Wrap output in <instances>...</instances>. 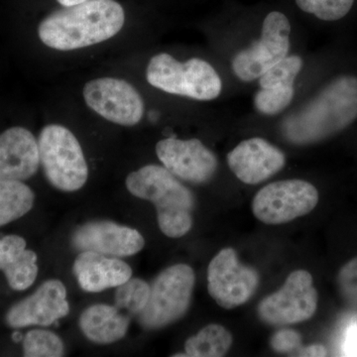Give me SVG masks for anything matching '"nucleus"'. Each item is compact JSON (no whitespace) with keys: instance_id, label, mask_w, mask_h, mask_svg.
I'll return each mask as SVG.
<instances>
[{"instance_id":"9d476101","label":"nucleus","mask_w":357,"mask_h":357,"mask_svg":"<svg viewBox=\"0 0 357 357\" xmlns=\"http://www.w3.org/2000/svg\"><path fill=\"white\" fill-rule=\"evenodd\" d=\"M259 281L258 272L241 263L232 248L222 249L208 265V293L223 309H234L248 303Z\"/></svg>"},{"instance_id":"7ed1b4c3","label":"nucleus","mask_w":357,"mask_h":357,"mask_svg":"<svg viewBox=\"0 0 357 357\" xmlns=\"http://www.w3.org/2000/svg\"><path fill=\"white\" fill-rule=\"evenodd\" d=\"M126 183L134 197L154 204L160 229L166 236L178 238L191 230L194 195L165 167H142L129 174Z\"/></svg>"},{"instance_id":"f3484780","label":"nucleus","mask_w":357,"mask_h":357,"mask_svg":"<svg viewBox=\"0 0 357 357\" xmlns=\"http://www.w3.org/2000/svg\"><path fill=\"white\" fill-rule=\"evenodd\" d=\"M73 269L79 287L91 293L117 288L132 276L128 263L93 251H82Z\"/></svg>"},{"instance_id":"1a4fd4ad","label":"nucleus","mask_w":357,"mask_h":357,"mask_svg":"<svg viewBox=\"0 0 357 357\" xmlns=\"http://www.w3.org/2000/svg\"><path fill=\"white\" fill-rule=\"evenodd\" d=\"M318 301L311 273L306 270H297L289 275L277 292L259 303L258 316L271 326L303 323L316 314Z\"/></svg>"},{"instance_id":"ddd939ff","label":"nucleus","mask_w":357,"mask_h":357,"mask_svg":"<svg viewBox=\"0 0 357 357\" xmlns=\"http://www.w3.org/2000/svg\"><path fill=\"white\" fill-rule=\"evenodd\" d=\"M230 171L246 185H258L280 172L285 153L269 141L251 137L241 141L227 156Z\"/></svg>"},{"instance_id":"f8f14e48","label":"nucleus","mask_w":357,"mask_h":357,"mask_svg":"<svg viewBox=\"0 0 357 357\" xmlns=\"http://www.w3.org/2000/svg\"><path fill=\"white\" fill-rule=\"evenodd\" d=\"M156 153L173 175L192 184L208 183L218 171L217 156L197 138L183 140L169 137L160 140Z\"/></svg>"},{"instance_id":"cd10ccee","label":"nucleus","mask_w":357,"mask_h":357,"mask_svg":"<svg viewBox=\"0 0 357 357\" xmlns=\"http://www.w3.org/2000/svg\"><path fill=\"white\" fill-rule=\"evenodd\" d=\"M26 241L20 236H7L0 238V270L4 271L22 255Z\"/></svg>"},{"instance_id":"412c9836","label":"nucleus","mask_w":357,"mask_h":357,"mask_svg":"<svg viewBox=\"0 0 357 357\" xmlns=\"http://www.w3.org/2000/svg\"><path fill=\"white\" fill-rule=\"evenodd\" d=\"M304 61L299 55H289L257 79L260 89L295 86Z\"/></svg>"},{"instance_id":"c85d7f7f","label":"nucleus","mask_w":357,"mask_h":357,"mask_svg":"<svg viewBox=\"0 0 357 357\" xmlns=\"http://www.w3.org/2000/svg\"><path fill=\"white\" fill-rule=\"evenodd\" d=\"M270 345L278 354H294V351L301 349L302 337L299 333L293 330H280L274 333L270 340Z\"/></svg>"},{"instance_id":"20e7f679","label":"nucleus","mask_w":357,"mask_h":357,"mask_svg":"<svg viewBox=\"0 0 357 357\" xmlns=\"http://www.w3.org/2000/svg\"><path fill=\"white\" fill-rule=\"evenodd\" d=\"M148 83L170 95L211 102L222 95V79L208 61L192 58L185 62L160 53L147 66Z\"/></svg>"},{"instance_id":"2eb2a0df","label":"nucleus","mask_w":357,"mask_h":357,"mask_svg":"<svg viewBox=\"0 0 357 357\" xmlns=\"http://www.w3.org/2000/svg\"><path fill=\"white\" fill-rule=\"evenodd\" d=\"M70 312L67 290L60 280L44 282L36 292L14 305L7 312V325L13 328L48 326Z\"/></svg>"},{"instance_id":"5701e85b","label":"nucleus","mask_w":357,"mask_h":357,"mask_svg":"<svg viewBox=\"0 0 357 357\" xmlns=\"http://www.w3.org/2000/svg\"><path fill=\"white\" fill-rule=\"evenodd\" d=\"M295 86L260 89L253 96V107L258 114L275 116L285 112L295 98Z\"/></svg>"},{"instance_id":"f257e3e1","label":"nucleus","mask_w":357,"mask_h":357,"mask_svg":"<svg viewBox=\"0 0 357 357\" xmlns=\"http://www.w3.org/2000/svg\"><path fill=\"white\" fill-rule=\"evenodd\" d=\"M357 119V77L340 75L324 86L282 123L284 137L311 145L333 137Z\"/></svg>"},{"instance_id":"39448f33","label":"nucleus","mask_w":357,"mask_h":357,"mask_svg":"<svg viewBox=\"0 0 357 357\" xmlns=\"http://www.w3.org/2000/svg\"><path fill=\"white\" fill-rule=\"evenodd\" d=\"M40 163L56 189L76 192L88 181L89 168L81 144L69 129L59 124L45 126L38 139Z\"/></svg>"},{"instance_id":"c756f323","label":"nucleus","mask_w":357,"mask_h":357,"mask_svg":"<svg viewBox=\"0 0 357 357\" xmlns=\"http://www.w3.org/2000/svg\"><path fill=\"white\" fill-rule=\"evenodd\" d=\"M342 352L344 356H357V323L347 326L342 340Z\"/></svg>"},{"instance_id":"393cba45","label":"nucleus","mask_w":357,"mask_h":357,"mask_svg":"<svg viewBox=\"0 0 357 357\" xmlns=\"http://www.w3.org/2000/svg\"><path fill=\"white\" fill-rule=\"evenodd\" d=\"M37 259L34 251L25 249L16 262L4 270L7 282L13 290L24 291L31 287L38 275Z\"/></svg>"},{"instance_id":"dca6fc26","label":"nucleus","mask_w":357,"mask_h":357,"mask_svg":"<svg viewBox=\"0 0 357 357\" xmlns=\"http://www.w3.org/2000/svg\"><path fill=\"white\" fill-rule=\"evenodd\" d=\"M38 141L28 129L13 128L0 134V180L22 181L39 168Z\"/></svg>"},{"instance_id":"423d86ee","label":"nucleus","mask_w":357,"mask_h":357,"mask_svg":"<svg viewBox=\"0 0 357 357\" xmlns=\"http://www.w3.org/2000/svg\"><path fill=\"white\" fill-rule=\"evenodd\" d=\"M292 25L280 11L268 13L259 37L237 52L231 60L234 76L243 83L257 81L267 70L290 55Z\"/></svg>"},{"instance_id":"b1692460","label":"nucleus","mask_w":357,"mask_h":357,"mask_svg":"<svg viewBox=\"0 0 357 357\" xmlns=\"http://www.w3.org/2000/svg\"><path fill=\"white\" fill-rule=\"evenodd\" d=\"M150 286L139 278L129 279L117 287L115 306L128 314H139L149 300Z\"/></svg>"},{"instance_id":"6e6552de","label":"nucleus","mask_w":357,"mask_h":357,"mask_svg":"<svg viewBox=\"0 0 357 357\" xmlns=\"http://www.w3.org/2000/svg\"><path fill=\"white\" fill-rule=\"evenodd\" d=\"M318 203L319 192L314 185L290 178L263 187L253 199L252 211L265 225H283L311 213Z\"/></svg>"},{"instance_id":"a211bd4d","label":"nucleus","mask_w":357,"mask_h":357,"mask_svg":"<svg viewBox=\"0 0 357 357\" xmlns=\"http://www.w3.org/2000/svg\"><path fill=\"white\" fill-rule=\"evenodd\" d=\"M130 319L116 306L98 304L84 310L79 319V328L91 342L114 344L128 333Z\"/></svg>"},{"instance_id":"a878e982","label":"nucleus","mask_w":357,"mask_h":357,"mask_svg":"<svg viewBox=\"0 0 357 357\" xmlns=\"http://www.w3.org/2000/svg\"><path fill=\"white\" fill-rule=\"evenodd\" d=\"M356 0H295L303 13L323 21H337L351 10Z\"/></svg>"},{"instance_id":"aec40b11","label":"nucleus","mask_w":357,"mask_h":357,"mask_svg":"<svg viewBox=\"0 0 357 357\" xmlns=\"http://www.w3.org/2000/svg\"><path fill=\"white\" fill-rule=\"evenodd\" d=\"M232 344L231 333L225 326L211 324L185 342V354L190 357L225 356Z\"/></svg>"},{"instance_id":"473e14b6","label":"nucleus","mask_w":357,"mask_h":357,"mask_svg":"<svg viewBox=\"0 0 357 357\" xmlns=\"http://www.w3.org/2000/svg\"><path fill=\"white\" fill-rule=\"evenodd\" d=\"M13 340L15 342H20L23 340V335L20 332H15L13 335Z\"/></svg>"},{"instance_id":"f03ea898","label":"nucleus","mask_w":357,"mask_h":357,"mask_svg":"<svg viewBox=\"0 0 357 357\" xmlns=\"http://www.w3.org/2000/svg\"><path fill=\"white\" fill-rule=\"evenodd\" d=\"M124 21L123 7L115 0H86L47 16L38 26V35L52 49L77 50L112 38Z\"/></svg>"},{"instance_id":"4be33fe9","label":"nucleus","mask_w":357,"mask_h":357,"mask_svg":"<svg viewBox=\"0 0 357 357\" xmlns=\"http://www.w3.org/2000/svg\"><path fill=\"white\" fill-rule=\"evenodd\" d=\"M25 357H61L64 356V342L56 333L46 330H33L23 337Z\"/></svg>"},{"instance_id":"7c9ffc66","label":"nucleus","mask_w":357,"mask_h":357,"mask_svg":"<svg viewBox=\"0 0 357 357\" xmlns=\"http://www.w3.org/2000/svg\"><path fill=\"white\" fill-rule=\"evenodd\" d=\"M298 354L299 356H326L328 351L324 345L312 344L304 349H300Z\"/></svg>"},{"instance_id":"bb28decb","label":"nucleus","mask_w":357,"mask_h":357,"mask_svg":"<svg viewBox=\"0 0 357 357\" xmlns=\"http://www.w3.org/2000/svg\"><path fill=\"white\" fill-rule=\"evenodd\" d=\"M337 286L342 299L357 307V257L344 264L337 275Z\"/></svg>"},{"instance_id":"0eeeda50","label":"nucleus","mask_w":357,"mask_h":357,"mask_svg":"<svg viewBox=\"0 0 357 357\" xmlns=\"http://www.w3.org/2000/svg\"><path fill=\"white\" fill-rule=\"evenodd\" d=\"M196 275L191 266L177 264L167 268L150 287L149 300L138 314L140 325L156 330L183 318L191 304Z\"/></svg>"},{"instance_id":"9b49d317","label":"nucleus","mask_w":357,"mask_h":357,"mask_svg":"<svg viewBox=\"0 0 357 357\" xmlns=\"http://www.w3.org/2000/svg\"><path fill=\"white\" fill-rule=\"evenodd\" d=\"M84 98L89 109L119 126H136L144 115L142 96L123 79L102 77L89 82L84 88Z\"/></svg>"},{"instance_id":"2f4dec72","label":"nucleus","mask_w":357,"mask_h":357,"mask_svg":"<svg viewBox=\"0 0 357 357\" xmlns=\"http://www.w3.org/2000/svg\"><path fill=\"white\" fill-rule=\"evenodd\" d=\"M59 3L62 6H73L76 4L82 3V2L86 1V0H57Z\"/></svg>"},{"instance_id":"4468645a","label":"nucleus","mask_w":357,"mask_h":357,"mask_svg":"<svg viewBox=\"0 0 357 357\" xmlns=\"http://www.w3.org/2000/svg\"><path fill=\"white\" fill-rule=\"evenodd\" d=\"M72 244L79 251L119 258L135 255L144 248L145 241L138 230L109 220H98L75 230Z\"/></svg>"},{"instance_id":"6ab92c4d","label":"nucleus","mask_w":357,"mask_h":357,"mask_svg":"<svg viewBox=\"0 0 357 357\" xmlns=\"http://www.w3.org/2000/svg\"><path fill=\"white\" fill-rule=\"evenodd\" d=\"M34 199V192L21 181L0 180V227L29 213Z\"/></svg>"}]
</instances>
